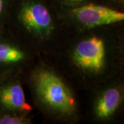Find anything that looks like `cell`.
Returning a JSON list of instances; mask_svg holds the SVG:
<instances>
[{"label": "cell", "instance_id": "6da1fadb", "mask_svg": "<svg viewBox=\"0 0 124 124\" xmlns=\"http://www.w3.org/2000/svg\"><path fill=\"white\" fill-rule=\"evenodd\" d=\"M36 87L39 95L51 108L64 114L74 110L75 101L66 85L55 74L41 71L36 77Z\"/></svg>", "mask_w": 124, "mask_h": 124}, {"label": "cell", "instance_id": "7a4b0ae2", "mask_svg": "<svg viewBox=\"0 0 124 124\" xmlns=\"http://www.w3.org/2000/svg\"><path fill=\"white\" fill-rule=\"evenodd\" d=\"M68 15L74 22L87 28L108 25L124 20V12L100 3H88L70 8Z\"/></svg>", "mask_w": 124, "mask_h": 124}, {"label": "cell", "instance_id": "3957f363", "mask_svg": "<svg viewBox=\"0 0 124 124\" xmlns=\"http://www.w3.org/2000/svg\"><path fill=\"white\" fill-rule=\"evenodd\" d=\"M17 18L25 28L33 33H47L54 27L50 9L42 0H23L18 9Z\"/></svg>", "mask_w": 124, "mask_h": 124}, {"label": "cell", "instance_id": "277c9868", "mask_svg": "<svg viewBox=\"0 0 124 124\" xmlns=\"http://www.w3.org/2000/svg\"><path fill=\"white\" fill-rule=\"evenodd\" d=\"M74 56L77 64L81 67L93 71L100 70L104 61L103 40L93 37L82 41L76 48Z\"/></svg>", "mask_w": 124, "mask_h": 124}, {"label": "cell", "instance_id": "5b68a950", "mask_svg": "<svg viewBox=\"0 0 124 124\" xmlns=\"http://www.w3.org/2000/svg\"><path fill=\"white\" fill-rule=\"evenodd\" d=\"M0 103L8 109L29 111L32 108L26 102L22 87L17 83L7 85L0 89Z\"/></svg>", "mask_w": 124, "mask_h": 124}, {"label": "cell", "instance_id": "8992f818", "mask_svg": "<svg viewBox=\"0 0 124 124\" xmlns=\"http://www.w3.org/2000/svg\"><path fill=\"white\" fill-rule=\"evenodd\" d=\"M120 101V93L116 89L105 91L96 106V114L100 118L110 116L117 109Z\"/></svg>", "mask_w": 124, "mask_h": 124}, {"label": "cell", "instance_id": "52a82bcc", "mask_svg": "<svg viewBox=\"0 0 124 124\" xmlns=\"http://www.w3.org/2000/svg\"><path fill=\"white\" fill-rule=\"evenodd\" d=\"M24 52L17 48L0 43V63H17L24 59Z\"/></svg>", "mask_w": 124, "mask_h": 124}, {"label": "cell", "instance_id": "ba28073f", "mask_svg": "<svg viewBox=\"0 0 124 124\" xmlns=\"http://www.w3.org/2000/svg\"><path fill=\"white\" fill-rule=\"evenodd\" d=\"M28 123L27 119L17 116H4L0 117V124H25Z\"/></svg>", "mask_w": 124, "mask_h": 124}, {"label": "cell", "instance_id": "9c48e42d", "mask_svg": "<svg viewBox=\"0 0 124 124\" xmlns=\"http://www.w3.org/2000/svg\"><path fill=\"white\" fill-rule=\"evenodd\" d=\"M56 1H57V2L61 4L70 5L69 9L88 4V3H96L93 0H56Z\"/></svg>", "mask_w": 124, "mask_h": 124}, {"label": "cell", "instance_id": "30bf717a", "mask_svg": "<svg viewBox=\"0 0 124 124\" xmlns=\"http://www.w3.org/2000/svg\"><path fill=\"white\" fill-rule=\"evenodd\" d=\"M5 7V0H0V18L4 13Z\"/></svg>", "mask_w": 124, "mask_h": 124}, {"label": "cell", "instance_id": "8fae6325", "mask_svg": "<svg viewBox=\"0 0 124 124\" xmlns=\"http://www.w3.org/2000/svg\"><path fill=\"white\" fill-rule=\"evenodd\" d=\"M114 1H123V0H114Z\"/></svg>", "mask_w": 124, "mask_h": 124}]
</instances>
